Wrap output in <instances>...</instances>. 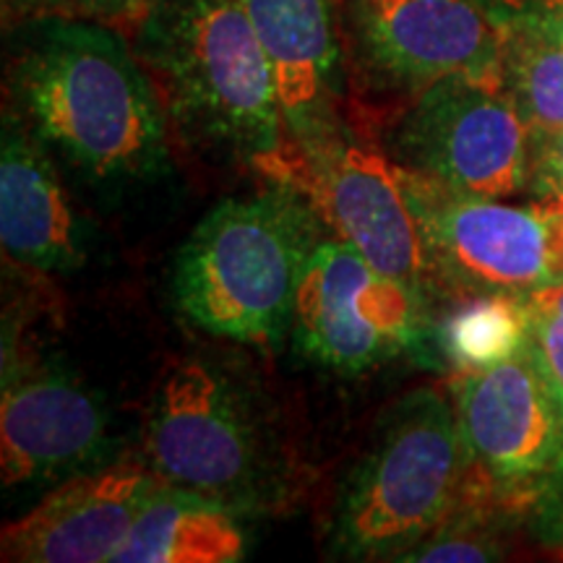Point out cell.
I'll return each mask as SVG.
<instances>
[{"label":"cell","instance_id":"1","mask_svg":"<svg viewBox=\"0 0 563 563\" xmlns=\"http://www.w3.org/2000/svg\"><path fill=\"white\" fill-rule=\"evenodd\" d=\"M5 100L30 131L100 191L170 170L167 112L123 30L53 13L5 30Z\"/></svg>","mask_w":563,"mask_h":563},{"label":"cell","instance_id":"2","mask_svg":"<svg viewBox=\"0 0 563 563\" xmlns=\"http://www.w3.org/2000/svg\"><path fill=\"white\" fill-rule=\"evenodd\" d=\"M131 42L183 144L290 183L277 79L238 0H154Z\"/></svg>","mask_w":563,"mask_h":563},{"label":"cell","instance_id":"3","mask_svg":"<svg viewBox=\"0 0 563 563\" xmlns=\"http://www.w3.org/2000/svg\"><path fill=\"white\" fill-rule=\"evenodd\" d=\"M321 224L308 196L287 180L249 199L217 203L175 256V308L211 336L279 342L292 327Z\"/></svg>","mask_w":563,"mask_h":563},{"label":"cell","instance_id":"4","mask_svg":"<svg viewBox=\"0 0 563 563\" xmlns=\"http://www.w3.org/2000/svg\"><path fill=\"white\" fill-rule=\"evenodd\" d=\"M144 460L159 483L238 517L282 509L295 485L292 454L264 391L201 357L175 365L154 391Z\"/></svg>","mask_w":563,"mask_h":563},{"label":"cell","instance_id":"5","mask_svg":"<svg viewBox=\"0 0 563 563\" xmlns=\"http://www.w3.org/2000/svg\"><path fill=\"white\" fill-rule=\"evenodd\" d=\"M470 462L456 407L415 389L382 415L334 509L332 548L350 561H405L460 504Z\"/></svg>","mask_w":563,"mask_h":563},{"label":"cell","instance_id":"6","mask_svg":"<svg viewBox=\"0 0 563 563\" xmlns=\"http://www.w3.org/2000/svg\"><path fill=\"white\" fill-rule=\"evenodd\" d=\"M402 175L435 290L452 298L530 295L563 282V209L555 201L473 199L420 175Z\"/></svg>","mask_w":563,"mask_h":563},{"label":"cell","instance_id":"7","mask_svg":"<svg viewBox=\"0 0 563 563\" xmlns=\"http://www.w3.org/2000/svg\"><path fill=\"white\" fill-rule=\"evenodd\" d=\"M428 295L376 269L352 245L321 241L302 272L292 342L319 368L363 373L405 355L441 357Z\"/></svg>","mask_w":563,"mask_h":563},{"label":"cell","instance_id":"8","mask_svg":"<svg viewBox=\"0 0 563 563\" xmlns=\"http://www.w3.org/2000/svg\"><path fill=\"white\" fill-rule=\"evenodd\" d=\"M384 150L399 167L473 199L532 188V129L501 84L446 79L410 97Z\"/></svg>","mask_w":563,"mask_h":563},{"label":"cell","instance_id":"9","mask_svg":"<svg viewBox=\"0 0 563 563\" xmlns=\"http://www.w3.org/2000/svg\"><path fill=\"white\" fill-rule=\"evenodd\" d=\"M352 66L415 97L446 79L504 87L501 30L481 0H342Z\"/></svg>","mask_w":563,"mask_h":563},{"label":"cell","instance_id":"10","mask_svg":"<svg viewBox=\"0 0 563 563\" xmlns=\"http://www.w3.org/2000/svg\"><path fill=\"white\" fill-rule=\"evenodd\" d=\"M336 241L391 277L435 290L405 175L386 150L347 125L319 150L292 162V180Z\"/></svg>","mask_w":563,"mask_h":563},{"label":"cell","instance_id":"11","mask_svg":"<svg viewBox=\"0 0 563 563\" xmlns=\"http://www.w3.org/2000/svg\"><path fill=\"white\" fill-rule=\"evenodd\" d=\"M452 386L470 477L532 501L563 460V399L530 347L493 368L454 373Z\"/></svg>","mask_w":563,"mask_h":563},{"label":"cell","instance_id":"12","mask_svg":"<svg viewBox=\"0 0 563 563\" xmlns=\"http://www.w3.org/2000/svg\"><path fill=\"white\" fill-rule=\"evenodd\" d=\"M110 410L60 365L3 355L0 467L5 488H53L112 462Z\"/></svg>","mask_w":563,"mask_h":563},{"label":"cell","instance_id":"13","mask_svg":"<svg viewBox=\"0 0 563 563\" xmlns=\"http://www.w3.org/2000/svg\"><path fill=\"white\" fill-rule=\"evenodd\" d=\"M277 79L292 162L347 129L342 0H238Z\"/></svg>","mask_w":563,"mask_h":563},{"label":"cell","instance_id":"14","mask_svg":"<svg viewBox=\"0 0 563 563\" xmlns=\"http://www.w3.org/2000/svg\"><path fill=\"white\" fill-rule=\"evenodd\" d=\"M157 488L159 477L144 456H123L68 477L5 527L3 561H112Z\"/></svg>","mask_w":563,"mask_h":563},{"label":"cell","instance_id":"15","mask_svg":"<svg viewBox=\"0 0 563 563\" xmlns=\"http://www.w3.org/2000/svg\"><path fill=\"white\" fill-rule=\"evenodd\" d=\"M53 152L11 108L0 131V241L5 256L40 274H74L89 264L95 230L76 211Z\"/></svg>","mask_w":563,"mask_h":563},{"label":"cell","instance_id":"16","mask_svg":"<svg viewBox=\"0 0 563 563\" xmlns=\"http://www.w3.org/2000/svg\"><path fill=\"white\" fill-rule=\"evenodd\" d=\"M243 555L245 532L235 511L159 483L112 561L235 563Z\"/></svg>","mask_w":563,"mask_h":563},{"label":"cell","instance_id":"17","mask_svg":"<svg viewBox=\"0 0 563 563\" xmlns=\"http://www.w3.org/2000/svg\"><path fill=\"white\" fill-rule=\"evenodd\" d=\"M530 329L532 308L527 295H462L435 323V342L454 373H473L501 365L525 352Z\"/></svg>","mask_w":563,"mask_h":563},{"label":"cell","instance_id":"18","mask_svg":"<svg viewBox=\"0 0 563 563\" xmlns=\"http://www.w3.org/2000/svg\"><path fill=\"white\" fill-rule=\"evenodd\" d=\"M496 24L504 40V89L530 129H563V40L534 21Z\"/></svg>","mask_w":563,"mask_h":563},{"label":"cell","instance_id":"19","mask_svg":"<svg viewBox=\"0 0 563 563\" xmlns=\"http://www.w3.org/2000/svg\"><path fill=\"white\" fill-rule=\"evenodd\" d=\"M530 527L540 543L563 551V475L551 473L534 493Z\"/></svg>","mask_w":563,"mask_h":563},{"label":"cell","instance_id":"20","mask_svg":"<svg viewBox=\"0 0 563 563\" xmlns=\"http://www.w3.org/2000/svg\"><path fill=\"white\" fill-rule=\"evenodd\" d=\"M527 347H530L548 382L553 384V389L563 399V321L532 311V329Z\"/></svg>","mask_w":563,"mask_h":563},{"label":"cell","instance_id":"21","mask_svg":"<svg viewBox=\"0 0 563 563\" xmlns=\"http://www.w3.org/2000/svg\"><path fill=\"white\" fill-rule=\"evenodd\" d=\"M532 191H563V129H532Z\"/></svg>","mask_w":563,"mask_h":563},{"label":"cell","instance_id":"22","mask_svg":"<svg viewBox=\"0 0 563 563\" xmlns=\"http://www.w3.org/2000/svg\"><path fill=\"white\" fill-rule=\"evenodd\" d=\"M493 19H525L563 40V0H481Z\"/></svg>","mask_w":563,"mask_h":563},{"label":"cell","instance_id":"23","mask_svg":"<svg viewBox=\"0 0 563 563\" xmlns=\"http://www.w3.org/2000/svg\"><path fill=\"white\" fill-rule=\"evenodd\" d=\"M154 0H76V13L104 21L118 30H133Z\"/></svg>","mask_w":563,"mask_h":563},{"label":"cell","instance_id":"24","mask_svg":"<svg viewBox=\"0 0 563 563\" xmlns=\"http://www.w3.org/2000/svg\"><path fill=\"white\" fill-rule=\"evenodd\" d=\"M0 3H3V30L53 13H76V0H0Z\"/></svg>","mask_w":563,"mask_h":563},{"label":"cell","instance_id":"25","mask_svg":"<svg viewBox=\"0 0 563 563\" xmlns=\"http://www.w3.org/2000/svg\"><path fill=\"white\" fill-rule=\"evenodd\" d=\"M527 300H530L532 311L553 316V319L563 321V282H555V285L540 287V290H534V292L527 295Z\"/></svg>","mask_w":563,"mask_h":563},{"label":"cell","instance_id":"26","mask_svg":"<svg viewBox=\"0 0 563 563\" xmlns=\"http://www.w3.org/2000/svg\"><path fill=\"white\" fill-rule=\"evenodd\" d=\"M538 196H545V199L555 201L563 209V191H545V194H538Z\"/></svg>","mask_w":563,"mask_h":563}]
</instances>
